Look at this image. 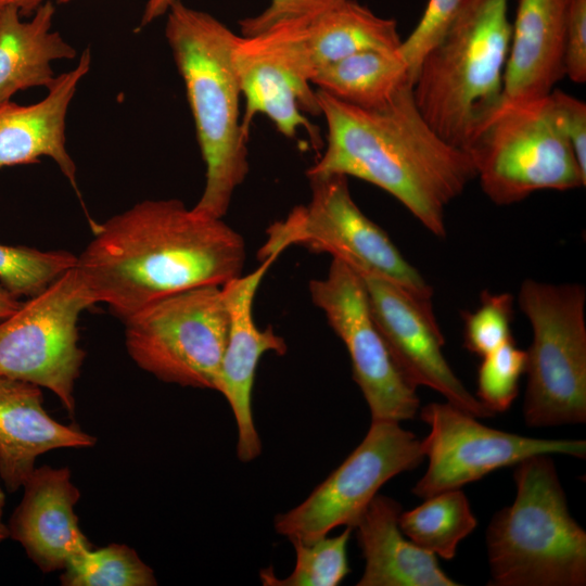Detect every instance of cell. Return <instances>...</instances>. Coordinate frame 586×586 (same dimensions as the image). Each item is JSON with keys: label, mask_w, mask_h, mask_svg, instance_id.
Returning a JSON list of instances; mask_svg holds the SVG:
<instances>
[{"label": "cell", "mask_w": 586, "mask_h": 586, "mask_svg": "<svg viewBox=\"0 0 586 586\" xmlns=\"http://www.w3.org/2000/svg\"><path fill=\"white\" fill-rule=\"evenodd\" d=\"M93 230L75 268L94 304L123 320L165 296L222 286L245 263L238 231L177 199L139 202Z\"/></svg>", "instance_id": "6da1fadb"}, {"label": "cell", "mask_w": 586, "mask_h": 586, "mask_svg": "<svg viewBox=\"0 0 586 586\" xmlns=\"http://www.w3.org/2000/svg\"><path fill=\"white\" fill-rule=\"evenodd\" d=\"M404 86L386 104L365 109L320 90L327 144L308 177H355L386 191L431 233L446 235L447 206L475 178L469 153L444 140Z\"/></svg>", "instance_id": "7a4b0ae2"}, {"label": "cell", "mask_w": 586, "mask_h": 586, "mask_svg": "<svg viewBox=\"0 0 586 586\" xmlns=\"http://www.w3.org/2000/svg\"><path fill=\"white\" fill-rule=\"evenodd\" d=\"M165 36L183 80L205 164L204 189L192 211L222 218L249 173V138L242 129V97L232 61L239 35L213 15L177 0L167 12Z\"/></svg>", "instance_id": "3957f363"}, {"label": "cell", "mask_w": 586, "mask_h": 586, "mask_svg": "<svg viewBox=\"0 0 586 586\" xmlns=\"http://www.w3.org/2000/svg\"><path fill=\"white\" fill-rule=\"evenodd\" d=\"M511 40L508 0H461L413 81L415 101L431 127L466 150L502 99Z\"/></svg>", "instance_id": "277c9868"}, {"label": "cell", "mask_w": 586, "mask_h": 586, "mask_svg": "<svg viewBox=\"0 0 586 586\" xmlns=\"http://www.w3.org/2000/svg\"><path fill=\"white\" fill-rule=\"evenodd\" d=\"M514 501L485 533L493 586H584L586 532L571 515L551 455L517 463Z\"/></svg>", "instance_id": "5b68a950"}, {"label": "cell", "mask_w": 586, "mask_h": 586, "mask_svg": "<svg viewBox=\"0 0 586 586\" xmlns=\"http://www.w3.org/2000/svg\"><path fill=\"white\" fill-rule=\"evenodd\" d=\"M466 151L483 192L497 205L520 202L536 191L586 184L550 93L525 101L501 99Z\"/></svg>", "instance_id": "8992f818"}, {"label": "cell", "mask_w": 586, "mask_h": 586, "mask_svg": "<svg viewBox=\"0 0 586 586\" xmlns=\"http://www.w3.org/2000/svg\"><path fill=\"white\" fill-rule=\"evenodd\" d=\"M586 291L525 279L518 304L533 330L523 417L530 428L586 422Z\"/></svg>", "instance_id": "52a82bcc"}, {"label": "cell", "mask_w": 586, "mask_h": 586, "mask_svg": "<svg viewBox=\"0 0 586 586\" xmlns=\"http://www.w3.org/2000/svg\"><path fill=\"white\" fill-rule=\"evenodd\" d=\"M124 323L127 352L142 370L166 383L217 391L229 332L221 286L165 296Z\"/></svg>", "instance_id": "ba28073f"}, {"label": "cell", "mask_w": 586, "mask_h": 586, "mask_svg": "<svg viewBox=\"0 0 586 586\" xmlns=\"http://www.w3.org/2000/svg\"><path fill=\"white\" fill-rule=\"evenodd\" d=\"M311 198L273 222L258 252L260 262L291 245L328 253L354 269L388 278L413 294L432 300L433 289L410 265L387 233L369 219L352 198L347 177H308Z\"/></svg>", "instance_id": "9c48e42d"}, {"label": "cell", "mask_w": 586, "mask_h": 586, "mask_svg": "<svg viewBox=\"0 0 586 586\" xmlns=\"http://www.w3.org/2000/svg\"><path fill=\"white\" fill-rule=\"evenodd\" d=\"M93 305L75 267L22 302L0 320V375L50 390L73 418L75 383L85 359L77 323Z\"/></svg>", "instance_id": "30bf717a"}, {"label": "cell", "mask_w": 586, "mask_h": 586, "mask_svg": "<svg viewBox=\"0 0 586 586\" xmlns=\"http://www.w3.org/2000/svg\"><path fill=\"white\" fill-rule=\"evenodd\" d=\"M422 443L398 422L371 421L360 444L300 505L275 519L289 540H314L337 526L355 527L379 489L397 474L417 468Z\"/></svg>", "instance_id": "8fae6325"}, {"label": "cell", "mask_w": 586, "mask_h": 586, "mask_svg": "<svg viewBox=\"0 0 586 586\" xmlns=\"http://www.w3.org/2000/svg\"><path fill=\"white\" fill-rule=\"evenodd\" d=\"M309 294L348 352L353 379L368 404L371 421L413 419L420 409L417 387L398 368L380 333L360 276L332 257L327 276L309 282Z\"/></svg>", "instance_id": "7c38bea8"}, {"label": "cell", "mask_w": 586, "mask_h": 586, "mask_svg": "<svg viewBox=\"0 0 586 586\" xmlns=\"http://www.w3.org/2000/svg\"><path fill=\"white\" fill-rule=\"evenodd\" d=\"M420 418L430 426L429 435L421 441L429 464L412 494L422 499L461 488L533 456L586 457L585 440L537 438L500 431L448 402L425 405Z\"/></svg>", "instance_id": "4fadbf2b"}, {"label": "cell", "mask_w": 586, "mask_h": 586, "mask_svg": "<svg viewBox=\"0 0 586 586\" xmlns=\"http://www.w3.org/2000/svg\"><path fill=\"white\" fill-rule=\"evenodd\" d=\"M304 21H286L252 36H239L232 61L244 100L242 129L249 138L257 114L267 116L284 137L305 130L317 140V128L304 112L320 115L315 69L306 48Z\"/></svg>", "instance_id": "5bb4252c"}, {"label": "cell", "mask_w": 586, "mask_h": 586, "mask_svg": "<svg viewBox=\"0 0 586 586\" xmlns=\"http://www.w3.org/2000/svg\"><path fill=\"white\" fill-rule=\"evenodd\" d=\"M354 270L362 280L372 318L407 380L416 387L436 391L446 402L477 419L494 417L467 390L446 360L445 339L432 300L418 296L383 276Z\"/></svg>", "instance_id": "9a60e30c"}, {"label": "cell", "mask_w": 586, "mask_h": 586, "mask_svg": "<svg viewBox=\"0 0 586 586\" xmlns=\"http://www.w3.org/2000/svg\"><path fill=\"white\" fill-rule=\"evenodd\" d=\"M278 256L260 262L252 272L239 276L221 286L229 313L228 340L220 362L217 392L227 399L238 430L237 456L242 462L256 459L262 442L252 411V393L256 369L268 352L286 353L284 339L272 328L260 329L253 317L257 289Z\"/></svg>", "instance_id": "2e32d148"}, {"label": "cell", "mask_w": 586, "mask_h": 586, "mask_svg": "<svg viewBox=\"0 0 586 586\" xmlns=\"http://www.w3.org/2000/svg\"><path fill=\"white\" fill-rule=\"evenodd\" d=\"M9 520V534L43 573L64 570L92 545L80 531L75 506L79 489L68 468H35Z\"/></svg>", "instance_id": "e0dca14e"}, {"label": "cell", "mask_w": 586, "mask_h": 586, "mask_svg": "<svg viewBox=\"0 0 586 586\" xmlns=\"http://www.w3.org/2000/svg\"><path fill=\"white\" fill-rule=\"evenodd\" d=\"M95 442L78 426L54 420L43 408L40 386L0 375V479L9 492L24 485L38 456Z\"/></svg>", "instance_id": "ac0fdd59"}, {"label": "cell", "mask_w": 586, "mask_h": 586, "mask_svg": "<svg viewBox=\"0 0 586 586\" xmlns=\"http://www.w3.org/2000/svg\"><path fill=\"white\" fill-rule=\"evenodd\" d=\"M91 51L85 49L77 65L56 76L41 101L0 104V169L52 158L77 190L76 164L66 149V115L79 81L90 69Z\"/></svg>", "instance_id": "d6986e66"}, {"label": "cell", "mask_w": 586, "mask_h": 586, "mask_svg": "<svg viewBox=\"0 0 586 586\" xmlns=\"http://www.w3.org/2000/svg\"><path fill=\"white\" fill-rule=\"evenodd\" d=\"M568 0H519L502 77V99L548 95L565 77L564 26Z\"/></svg>", "instance_id": "ffe728a7"}, {"label": "cell", "mask_w": 586, "mask_h": 586, "mask_svg": "<svg viewBox=\"0 0 586 586\" xmlns=\"http://www.w3.org/2000/svg\"><path fill=\"white\" fill-rule=\"evenodd\" d=\"M402 511L398 501L377 494L354 527L365 559L357 586H458L435 555L406 538Z\"/></svg>", "instance_id": "44dd1931"}, {"label": "cell", "mask_w": 586, "mask_h": 586, "mask_svg": "<svg viewBox=\"0 0 586 586\" xmlns=\"http://www.w3.org/2000/svg\"><path fill=\"white\" fill-rule=\"evenodd\" d=\"M54 12L50 0L27 22L16 8L0 10V104L33 87L49 89L56 78L51 63L76 56L75 48L51 31Z\"/></svg>", "instance_id": "7402d4cb"}, {"label": "cell", "mask_w": 586, "mask_h": 586, "mask_svg": "<svg viewBox=\"0 0 586 586\" xmlns=\"http://www.w3.org/2000/svg\"><path fill=\"white\" fill-rule=\"evenodd\" d=\"M305 40L316 73L359 52L395 51L403 39L395 20L379 16L355 0H346L309 22Z\"/></svg>", "instance_id": "603a6c76"}, {"label": "cell", "mask_w": 586, "mask_h": 586, "mask_svg": "<svg viewBox=\"0 0 586 586\" xmlns=\"http://www.w3.org/2000/svg\"><path fill=\"white\" fill-rule=\"evenodd\" d=\"M313 85L342 102L365 109L390 102L406 85H412L398 49L359 52L319 68Z\"/></svg>", "instance_id": "cb8c5ba5"}, {"label": "cell", "mask_w": 586, "mask_h": 586, "mask_svg": "<svg viewBox=\"0 0 586 586\" xmlns=\"http://www.w3.org/2000/svg\"><path fill=\"white\" fill-rule=\"evenodd\" d=\"M477 525L469 499L461 488L438 493L420 506L402 511V532L420 548L443 559L455 557L459 543Z\"/></svg>", "instance_id": "d4e9b609"}, {"label": "cell", "mask_w": 586, "mask_h": 586, "mask_svg": "<svg viewBox=\"0 0 586 586\" xmlns=\"http://www.w3.org/2000/svg\"><path fill=\"white\" fill-rule=\"evenodd\" d=\"M353 527L339 535H324L314 540H290L296 553L292 573L279 578L271 568L260 570L259 578L265 586H336L349 573L347 545Z\"/></svg>", "instance_id": "484cf974"}, {"label": "cell", "mask_w": 586, "mask_h": 586, "mask_svg": "<svg viewBox=\"0 0 586 586\" xmlns=\"http://www.w3.org/2000/svg\"><path fill=\"white\" fill-rule=\"evenodd\" d=\"M64 586H153V570L127 545L89 549L71 562L60 577Z\"/></svg>", "instance_id": "4316f807"}, {"label": "cell", "mask_w": 586, "mask_h": 586, "mask_svg": "<svg viewBox=\"0 0 586 586\" xmlns=\"http://www.w3.org/2000/svg\"><path fill=\"white\" fill-rule=\"evenodd\" d=\"M76 263L77 256L65 250L41 251L0 243V284L17 298L31 297Z\"/></svg>", "instance_id": "83f0119b"}, {"label": "cell", "mask_w": 586, "mask_h": 586, "mask_svg": "<svg viewBox=\"0 0 586 586\" xmlns=\"http://www.w3.org/2000/svg\"><path fill=\"white\" fill-rule=\"evenodd\" d=\"M526 352L510 340L482 357L477 371L476 398L492 412H504L519 394V382L525 373Z\"/></svg>", "instance_id": "f1b7e54d"}, {"label": "cell", "mask_w": 586, "mask_h": 586, "mask_svg": "<svg viewBox=\"0 0 586 586\" xmlns=\"http://www.w3.org/2000/svg\"><path fill=\"white\" fill-rule=\"evenodd\" d=\"M513 303L510 293L483 291L479 307L463 314V346L482 358L512 340Z\"/></svg>", "instance_id": "f546056e"}, {"label": "cell", "mask_w": 586, "mask_h": 586, "mask_svg": "<svg viewBox=\"0 0 586 586\" xmlns=\"http://www.w3.org/2000/svg\"><path fill=\"white\" fill-rule=\"evenodd\" d=\"M461 0H429L425 10L411 34L398 51L405 60L412 82L425 53L442 37Z\"/></svg>", "instance_id": "4dcf8cb0"}, {"label": "cell", "mask_w": 586, "mask_h": 586, "mask_svg": "<svg viewBox=\"0 0 586 586\" xmlns=\"http://www.w3.org/2000/svg\"><path fill=\"white\" fill-rule=\"evenodd\" d=\"M346 0H270L259 14L242 20V36H252L286 21L311 22Z\"/></svg>", "instance_id": "1f68e13d"}, {"label": "cell", "mask_w": 586, "mask_h": 586, "mask_svg": "<svg viewBox=\"0 0 586 586\" xmlns=\"http://www.w3.org/2000/svg\"><path fill=\"white\" fill-rule=\"evenodd\" d=\"M563 64L570 80L586 82V0H568Z\"/></svg>", "instance_id": "d6a6232c"}, {"label": "cell", "mask_w": 586, "mask_h": 586, "mask_svg": "<svg viewBox=\"0 0 586 586\" xmlns=\"http://www.w3.org/2000/svg\"><path fill=\"white\" fill-rule=\"evenodd\" d=\"M550 94L578 165L586 175V104L559 89H553Z\"/></svg>", "instance_id": "836d02e7"}, {"label": "cell", "mask_w": 586, "mask_h": 586, "mask_svg": "<svg viewBox=\"0 0 586 586\" xmlns=\"http://www.w3.org/2000/svg\"><path fill=\"white\" fill-rule=\"evenodd\" d=\"M72 0H56L59 4L67 3ZM177 0H148L146 4L144 7L142 17L140 21L139 28H142L160 16L166 14L169 10V8L176 2Z\"/></svg>", "instance_id": "e575fe53"}, {"label": "cell", "mask_w": 586, "mask_h": 586, "mask_svg": "<svg viewBox=\"0 0 586 586\" xmlns=\"http://www.w3.org/2000/svg\"><path fill=\"white\" fill-rule=\"evenodd\" d=\"M44 0H0V10L5 8H16L21 16L33 15Z\"/></svg>", "instance_id": "d590c367"}, {"label": "cell", "mask_w": 586, "mask_h": 586, "mask_svg": "<svg viewBox=\"0 0 586 586\" xmlns=\"http://www.w3.org/2000/svg\"><path fill=\"white\" fill-rule=\"evenodd\" d=\"M21 304L22 302L17 297L0 284V320L13 314Z\"/></svg>", "instance_id": "8d00e7d4"}, {"label": "cell", "mask_w": 586, "mask_h": 586, "mask_svg": "<svg viewBox=\"0 0 586 586\" xmlns=\"http://www.w3.org/2000/svg\"><path fill=\"white\" fill-rule=\"evenodd\" d=\"M4 505H5V495L0 485V542L10 537L9 527L7 524H4L2 520Z\"/></svg>", "instance_id": "74e56055"}]
</instances>
